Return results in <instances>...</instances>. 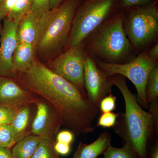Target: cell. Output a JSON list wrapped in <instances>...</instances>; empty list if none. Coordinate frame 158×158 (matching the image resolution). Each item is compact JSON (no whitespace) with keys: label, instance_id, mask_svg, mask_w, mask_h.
Instances as JSON below:
<instances>
[{"label":"cell","instance_id":"1","mask_svg":"<svg viewBox=\"0 0 158 158\" xmlns=\"http://www.w3.org/2000/svg\"><path fill=\"white\" fill-rule=\"evenodd\" d=\"M26 90L41 97L59 113L62 126L76 135L93 133L98 108L74 85L38 59L28 70L12 78Z\"/></svg>","mask_w":158,"mask_h":158},{"label":"cell","instance_id":"2","mask_svg":"<svg viewBox=\"0 0 158 158\" xmlns=\"http://www.w3.org/2000/svg\"><path fill=\"white\" fill-rule=\"evenodd\" d=\"M120 90L125 102V111L119 113L114 131L124 144L133 148L137 158H147L148 144L158 125V102L148 105V112L142 109L137 97L129 89L125 77L116 74L108 77Z\"/></svg>","mask_w":158,"mask_h":158},{"label":"cell","instance_id":"3","mask_svg":"<svg viewBox=\"0 0 158 158\" xmlns=\"http://www.w3.org/2000/svg\"><path fill=\"white\" fill-rule=\"evenodd\" d=\"M81 1L65 0L39 19L33 44L36 58L49 59L61 53L68 44L74 17Z\"/></svg>","mask_w":158,"mask_h":158},{"label":"cell","instance_id":"4","mask_svg":"<svg viewBox=\"0 0 158 158\" xmlns=\"http://www.w3.org/2000/svg\"><path fill=\"white\" fill-rule=\"evenodd\" d=\"M124 12L110 18L84 42L86 52L107 63H124L135 58V51L123 27Z\"/></svg>","mask_w":158,"mask_h":158},{"label":"cell","instance_id":"5","mask_svg":"<svg viewBox=\"0 0 158 158\" xmlns=\"http://www.w3.org/2000/svg\"><path fill=\"white\" fill-rule=\"evenodd\" d=\"M117 0H85L80 4L74 17L67 45L83 43L110 18Z\"/></svg>","mask_w":158,"mask_h":158},{"label":"cell","instance_id":"6","mask_svg":"<svg viewBox=\"0 0 158 158\" xmlns=\"http://www.w3.org/2000/svg\"><path fill=\"white\" fill-rule=\"evenodd\" d=\"M131 8L127 17L124 15L123 27L134 50L140 52L157 37L158 7L153 2Z\"/></svg>","mask_w":158,"mask_h":158},{"label":"cell","instance_id":"7","mask_svg":"<svg viewBox=\"0 0 158 158\" xmlns=\"http://www.w3.org/2000/svg\"><path fill=\"white\" fill-rule=\"evenodd\" d=\"M95 60L98 66L107 76L118 74L127 78L135 87L139 104L144 109L148 108L145 94L146 83L150 73L157 63L148 56L146 52H142L130 62L124 63H107Z\"/></svg>","mask_w":158,"mask_h":158},{"label":"cell","instance_id":"8","mask_svg":"<svg viewBox=\"0 0 158 158\" xmlns=\"http://www.w3.org/2000/svg\"><path fill=\"white\" fill-rule=\"evenodd\" d=\"M86 54L84 43L77 44L59 54L50 61L46 66L87 95L84 81Z\"/></svg>","mask_w":158,"mask_h":158},{"label":"cell","instance_id":"9","mask_svg":"<svg viewBox=\"0 0 158 158\" xmlns=\"http://www.w3.org/2000/svg\"><path fill=\"white\" fill-rule=\"evenodd\" d=\"M84 81L88 99L98 109L102 99L111 94L113 85L98 66L95 59L87 52L84 64Z\"/></svg>","mask_w":158,"mask_h":158},{"label":"cell","instance_id":"10","mask_svg":"<svg viewBox=\"0 0 158 158\" xmlns=\"http://www.w3.org/2000/svg\"><path fill=\"white\" fill-rule=\"evenodd\" d=\"M36 111L32 124V135L41 139H56L62 122L60 115L50 103L39 96L35 103Z\"/></svg>","mask_w":158,"mask_h":158},{"label":"cell","instance_id":"11","mask_svg":"<svg viewBox=\"0 0 158 158\" xmlns=\"http://www.w3.org/2000/svg\"><path fill=\"white\" fill-rule=\"evenodd\" d=\"M38 98L12 78L0 76V106L19 108L27 104L36 103Z\"/></svg>","mask_w":158,"mask_h":158},{"label":"cell","instance_id":"12","mask_svg":"<svg viewBox=\"0 0 158 158\" xmlns=\"http://www.w3.org/2000/svg\"><path fill=\"white\" fill-rule=\"evenodd\" d=\"M15 23L6 18L2 29L0 40V76L12 77V60L18 45Z\"/></svg>","mask_w":158,"mask_h":158},{"label":"cell","instance_id":"13","mask_svg":"<svg viewBox=\"0 0 158 158\" xmlns=\"http://www.w3.org/2000/svg\"><path fill=\"white\" fill-rule=\"evenodd\" d=\"M36 111L35 103L23 105L18 110L9 124L15 143L32 135V124Z\"/></svg>","mask_w":158,"mask_h":158},{"label":"cell","instance_id":"14","mask_svg":"<svg viewBox=\"0 0 158 158\" xmlns=\"http://www.w3.org/2000/svg\"><path fill=\"white\" fill-rule=\"evenodd\" d=\"M36 59L33 44H18L12 57L11 78L28 70L34 64Z\"/></svg>","mask_w":158,"mask_h":158},{"label":"cell","instance_id":"15","mask_svg":"<svg viewBox=\"0 0 158 158\" xmlns=\"http://www.w3.org/2000/svg\"><path fill=\"white\" fill-rule=\"evenodd\" d=\"M111 136L107 132L102 133L98 138L89 144L80 142L73 158H97L111 145Z\"/></svg>","mask_w":158,"mask_h":158},{"label":"cell","instance_id":"16","mask_svg":"<svg viewBox=\"0 0 158 158\" xmlns=\"http://www.w3.org/2000/svg\"><path fill=\"white\" fill-rule=\"evenodd\" d=\"M38 21L31 11L21 20L16 30L18 44H27L33 45L37 36Z\"/></svg>","mask_w":158,"mask_h":158},{"label":"cell","instance_id":"17","mask_svg":"<svg viewBox=\"0 0 158 158\" xmlns=\"http://www.w3.org/2000/svg\"><path fill=\"white\" fill-rule=\"evenodd\" d=\"M41 139L31 135L18 141L11 148L13 158H31Z\"/></svg>","mask_w":158,"mask_h":158},{"label":"cell","instance_id":"18","mask_svg":"<svg viewBox=\"0 0 158 158\" xmlns=\"http://www.w3.org/2000/svg\"><path fill=\"white\" fill-rule=\"evenodd\" d=\"M32 0H15L7 19L19 24L24 17L31 11Z\"/></svg>","mask_w":158,"mask_h":158},{"label":"cell","instance_id":"19","mask_svg":"<svg viewBox=\"0 0 158 158\" xmlns=\"http://www.w3.org/2000/svg\"><path fill=\"white\" fill-rule=\"evenodd\" d=\"M145 94L146 100L148 105L158 102V65L153 69L149 74L146 83Z\"/></svg>","mask_w":158,"mask_h":158},{"label":"cell","instance_id":"20","mask_svg":"<svg viewBox=\"0 0 158 158\" xmlns=\"http://www.w3.org/2000/svg\"><path fill=\"white\" fill-rule=\"evenodd\" d=\"M56 139H41L39 145L31 158H59L55 150Z\"/></svg>","mask_w":158,"mask_h":158},{"label":"cell","instance_id":"21","mask_svg":"<svg viewBox=\"0 0 158 158\" xmlns=\"http://www.w3.org/2000/svg\"><path fill=\"white\" fill-rule=\"evenodd\" d=\"M103 154V158H137L133 148L127 144L120 148L110 145Z\"/></svg>","mask_w":158,"mask_h":158},{"label":"cell","instance_id":"22","mask_svg":"<svg viewBox=\"0 0 158 158\" xmlns=\"http://www.w3.org/2000/svg\"><path fill=\"white\" fill-rule=\"evenodd\" d=\"M15 143L9 124L0 125V147L11 148Z\"/></svg>","mask_w":158,"mask_h":158},{"label":"cell","instance_id":"23","mask_svg":"<svg viewBox=\"0 0 158 158\" xmlns=\"http://www.w3.org/2000/svg\"><path fill=\"white\" fill-rule=\"evenodd\" d=\"M51 0H32L31 12L39 19L44 14L50 10Z\"/></svg>","mask_w":158,"mask_h":158},{"label":"cell","instance_id":"24","mask_svg":"<svg viewBox=\"0 0 158 158\" xmlns=\"http://www.w3.org/2000/svg\"><path fill=\"white\" fill-rule=\"evenodd\" d=\"M119 114L113 112L101 113L96 126L105 128L114 127L117 122Z\"/></svg>","mask_w":158,"mask_h":158},{"label":"cell","instance_id":"25","mask_svg":"<svg viewBox=\"0 0 158 158\" xmlns=\"http://www.w3.org/2000/svg\"><path fill=\"white\" fill-rule=\"evenodd\" d=\"M116 97L112 93L102 99L98 106L101 113L113 112L116 109Z\"/></svg>","mask_w":158,"mask_h":158},{"label":"cell","instance_id":"26","mask_svg":"<svg viewBox=\"0 0 158 158\" xmlns=\"http://www.w3.org/2000/svg\"><path fill=\"white\" fill-rule=\"evenodd\" d=\"M19 108H9L0 106V125L10 124Z\"/></svg>","mask_w":158,"mask_h":158},{"label":"cell","instance_id":"27","mask_svg":"<svg viewBox=\"0 0 158 158\" xmlns=\"http://www.w3.org/2000/svg\"><path fill=\"white\" fill-rule=\"evenodd\" d=\"M15 0H0V22L6 19Z\"/></svg>","mask_w":158,"mask_h":158},{"label":"cell","instance_id":"28","mask_svg":"<svg viewBox=\"0 0 158 158\" xmlns=\"http://www.w3.org/2000/svg\"><path fill=\"white\" fill-rule=\"evenodd\" d=\"M56 141L71 144L74 140V134L70 130H63L57 134Z\"/></svg>","mask_w":158,"mask_h":158},{"label":"cell","instance_id":"29","mask_svg":"<svg viewBox=\"0 0 158 158\" xmlns=\"http://www.w3.org/2000/svg\"><path fill=\"white\" fill-rule=\"evenodd\" d=\"M152 2L153 0H120V6L125 8L144 6Z\"/></svg>","mask_w":158,"mask_h":158},{"label":"cell","instance_id":"30","mask_svg":"<svg viewBox=\"0 0 158 158\" xmlns=\"http://www.w3.org/2000/svg\"><path fill=\"white\" fill-rule=\"evenodd\" d=\"M54 148L59 155L66 156L70 153V144L56 141Z\"/></svg>","mask_w":158,"mask_h":158},{"label":"cell","instance_id":"31","mask_svg":"<svg viewBox=\"0 0 158 158\" xmlns=\"http://www.w3.org/2000/svg\"><path fill=\"white\" fill-rule=\"evenodd\" d=\"M148 56L152 60L157 61L158 58V44H155L149 50L146 52Z\"/></svg>","mask_w":158,"mask_h":158},{"label":"cell","instance_id":"32","mask_svg":"<svg viewBox=\"0 0 158 158\" xmlns=\"http://www.w3.org/2000/svg\"><path fill=\"white\" fill-rule=\"evenodd\" d=\"M0 158H13L11 148L0 147Z\"/></svg>","mask_w":158,"mask_h":158},{"label":"cell","instance_id":"33","mask_svg":"<svg viewBox=\"0 0 158 158\" xmlns=\"http://www.w3.org/2000/svg\"><path fill=\"white\" fill-rule=\"evenodd\" d=\"M147 158H158V142L154 145L149 153L148 152Z\"/></svg>","mask_w":158,"mask_h":158},{"label":"cell","instance_id":"34","mask_svg":"<svg viewBox=\"0 0 158 158\" xmlns=\"http://www.w3.org/2000/svg\"><path fill=\"white\" fill-rule=\"evenodd\" d=\"M65 1V0H51L50 10L57 8Z\"/></svg>","mask_w":158,"mask_h":158},{"label":"cell","instance_id":"35","mask_svg":"<svg viewBox=\"0 0 158 158\" xmlns=\"http://www.w3.org/2000/svg\"><path fill=\"white\" fill-rule=\"evenodd\" d=\"M2 26L1 22H0V40H1V34H2Z\"/></svg>","mask_w":158,"mask_h":158}]
</instances>
